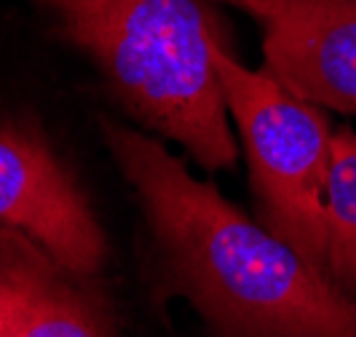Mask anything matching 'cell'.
Masks as SVG:
<instances>
[{
  "mask_svg": "<svg viewBox=\"0 0 356 337\" xmlns=\"http://www.w3.org/2000/svg\"><path fill=\"white\" fill-rule=\"evenodd\" d=\"M102 142L143 209L169 292L217 337H356V302L286 241L191 174L161 137L99 115Z\"/></svg>",
  "mask_w": 356,
  "mask_h": 337,
  "instance_id": "cell-1",
  "label": "cell"
},
{
  "mask_svg": "<svg viewBox=\"0 0 356 337\" xmlns=\"http://www.w3.org/2000/svg\"><path fill=\"white\" fill-rule=\"evenodd\" d=\"M38 24L78 54L134 124L177 142L204 172L231 169V131L217 43L231 46L212 0H27Z\"/></svg>",
  "mask_w": 356,
  "mask_h": 337,
  "instance_id": "cell-2",
  "label": "cell"
},
{
  "mask_svg": "<svg viewBox=\"0 0 356 337\" xmlns=\"http://www.w3.org/2000/svg\"><path fill=\"white\" fill-rule=\"evenodd\" d=\"M214 67L247 156L257 220L324 270L335 131L321 107L289 94L266 70L241 65L228 43H217Z\"/></svg>",
  "mask_w": 356,
  "mask_h": 337,
  "instance_id": "cell-3",
  "label": "cell"
},
{
  "mask_svg": "<svg viewBox=\"0 0 356 337\" xmlns=\"http://www.w3.org/2000/svg\"><path fill=\"white\" fill-rule=\"evenodd\" d=\"M0 228L24 233L86 279L107 263V236L83 188L46 134L22 118H0Z\"/></svg>",
  "mask_w": 356,
  "mask_h": 337,
  "instance_id": "cell-4",
  "label": "cell"
},
{
  "mask_svg": "<svg viewBox=\"0 0 356 337\" xmlns=\"http://www.w3.org/2000/svg\"><path fill=\"white\" fill-rule=\"evenodd\" d=\"M252 19L263 70L324 110L356 113V0H212Z\"/></svg>",
  "mask_w": 356,
  "mask_h": 337,
  "instance_id": "cell-5",
  "label": "cell"
},
{
  "mask_svg": "<svg viewBox=\"0 0 356 337\" xmlns=\"http://www.w3.org/2000/svg\"><path fill=\"white\" fill-rule=\"evenodd\" d=\"M0 337H115V327L91 279L0 228Z\"/></svg>",
  "mask_w": 356,
  "mask_h": 337,
  "instance_id": "cell-6",
  "label": "cell"
},
{
  "mask_svg": "<svg viewBox=\"0 0 356 337\" xmlns=\"http://www.w3.org/2000/svg\"><path fill=\"white\" fill-rule=\"evenodd\" d=\"M324 273L356 302V131L338 129L332 140V174L327 193Z\"/></svg>",
  "mask_w": 356,
  "mask_h": 337,
  "instance_id": "cell-7",
  "label": "cell"
}]
</instances>
